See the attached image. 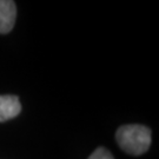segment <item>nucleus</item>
<instances>
[{"mask_svg": "<svg viewBox=\"0 0 159 159\" xmlns=\"http://www.w3.org/2000/svg\"><path fill=\"white\" fill-rule=\"evenodd\" d=\"M116 139L124 152L132 156H140L150 148L152 132L144 125H123L117 130Z\"/></svg>", "mask_w": 159, "mask_h": 159, "instance_id": "f257e3e1", "label": "nucleus"}, {"mask_svg": "<svg viewBox=\"0 0 159 159\" xmlns=\"http://www.w3.org/2000/svg\"><path fill=\"white\" fill-rule=\"evenodd\" d=\"M17 18L16 2L12 0H0V33L6 34L14 27Z\"/></svg>", "mask_w": 159, "mask_h": 159, "instance_id": "f03ea898", "label": "nucleus"}, {"mask_svg": "<svg viewBox=\"0 0 159 159\" xmlns=\"http://www.w3.org/2000/svg\"><path fill=\"white\" fill-rule=\"evenodd\" d=\"M21 112V104L17 96H0V123L16 118Z\"/></svg>", "mask_w": 159, "mask_h": 159, "instance_id": "7ed1b4c3", "label": "nucleus"}, {"mask_svg": "<svg viewBox=\"0 0 159 159\" xmlns=\"http://www.w3.org/2000/svg\"><path fill=\"white\" fill-rule=\"evenodd\" d=\"M89 159H114V157L107 148L100 146V148H97L93 151V153L89 157Z\"/></svg>", "mask_w": 159, "mask_h": 159, "instance_id": "20e7f679", "label": "nucleus"}]
</instances>
